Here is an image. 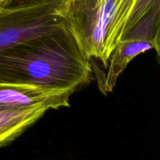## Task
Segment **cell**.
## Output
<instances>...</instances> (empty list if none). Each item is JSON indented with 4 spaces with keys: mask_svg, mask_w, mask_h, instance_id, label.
I'll return each instance as SVG.
<instances>
[{
    "mask_svg": "<svg viewBox=\"0 0 160 160\" xmlns=\"http://www.w3.org/2000/svg\"><path fill=\"white\" fill-rule=\"evenodd\" d=\"M51 0H5L2 8L4 9H12V8L23 7V6H32L39 4Z\"/></svg>",
    "mask_w": 160,
    "mask_h": 160,
    "instance_id": "cell-8",
    "label": "cell"
},
{
    "mask_svg": "<svg viewBox=\"0 0 160 160\" xmlns=\"http://www.w3.org/2000/svg\"><path fill=\"white\" fill-rule=\"evenodd\" d=\"M154 48V42L142 38L120 40L109 58V67L100 89L102 93L112 92L117 84V79L127 66L138 55Z\"/></svg>",
    "mask_w": 160,
    "mask_h": 160,
    "instance_id": "cell-6",
    "label": "cell"
},
{
    "mask_svg": "<svg viewBox=\"0 0 160 160\" xmlns=\"http://www.w3.org/2000/svg\"><path fill=\"white\" fill-rule=\"evenodd\" d=\"M4 2H5V0H0V6H2V7Z\"/></svg>",
    "mask_w": 160,
    "mask_h": 160,
    "instance_id": "cell-10",
    "label": "cell"
},
{
    "mask_svg": "<svg viewBox=\"0 0 160 160\" xmlns=\"http://www.w3.org/2000/svg\"><path fill=\"white\" fill-rule=\"evenodd\" d=\"M50 109L45 105L0 111V148L6 146L40 120Z\"/></svg>",
    "mask_w": 160,
    "mask_h": 160,
    "instance_id": "cell-7",
    "label": "cell"
},
{
    "mask_svg": "<svg viewBox=\"0 0 160 160\" xmlns=\"http://www.w3.org/2000/svg\"><path fill=\"white\" fill-rule=\"evenodd\" d=\"M60 0L4 9L0 13V52L21 42L63 28L56 13Z\"/></svg>",
    "mask_w": 160,
    "mask_h": 160,
    "instance_id": "cell-3",
    "label": "cell"
},
{
    "mask_svg": "<svg viewBox=\"0 0 160 160\" xmlns=\"http://www.w3.org/2000/svg\"><path fill=\"white\" fill-rule=\"evenodd\" d=\"M75 91L52 89L29 84L0 83V111L45 105L51 109L70 106Z\"/></svg>",
    "mask_w": 160,
    "mask_h": 160,
    "instance_id": "cell-4",
    "label": "cell"
},
{
    "mask_svg": "<svg viewBox=\"0 0 160 160\" xmlns=\"http://www.w3.org/2000/svg\"><path fill=\"white\" fill-rule=\"evenodd\" d=\"M160 26V0H134L121 40L142 38L154 42Z\"/></svg>",
    "mask_w": 160,
    "mask_h": 160,
    "instance_id": "cell-5",
    "label": "cell"
},
{
    "mask_svg": "<svg viewBox=\"0 0 160 160\" xmlns=\"http://www.w3.org/2000/svg\"><path fill=\"white\" fill-rule=\"evenodd\" d=\"M134 0H60L56 13L85 58L108 67Z\"/></svg>",
    "mask_w": 160,
    "mask_h": 160,
    "instance_id": "cell-2",
    "label": "cell"
},
{
    "mask_svg": "<svg viewBox=\"0 0 160 160\" xmlns=\"http://www.w3.org/2000/svg\"><path fill=\"white\" fill-rule=\"evenodd\" d=\"M3 9H4V8H2V6H0V13H1V12H2Z\"/></svg>",
    "mask_w": 160,
    "mask_h": 160,
    "instance_id": "cell-11",
    "label": "cell"
},
{
    "mask_svg": "<svg viewBox=\"0 0 160 160\" xmlns=\"http://www.w3.org/2000/svg\"><path fill=\"white\" fill-rule=\"evenodd\" d=\"M154 48L156 49L160 64V26L154 39Z\"/></svg>",
    "mask_w": 160,
    "mask_h": 160,
    "instance_id": "cell-9",
    "label": "cell"
},
{
    "mask_svg": "<svg viewBox=\"0 0 160 160\" xmlns=\"http://www.w3.org/2000/svg\"><path fill=\"white\" fill-rule=\"evenodd\" d=\"M92 73L91 60L65 28L0 52V83L76 91Z\"/></svg>",
    "mask_w": 160,
    "mask_h": 160,
    "instance_id": "cell-1",
    "label": "cell"
}]
</instances>
